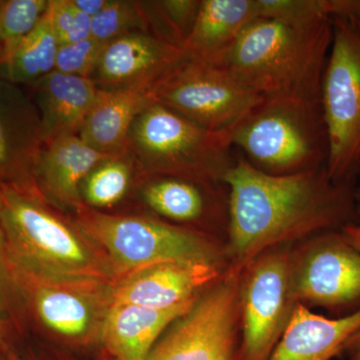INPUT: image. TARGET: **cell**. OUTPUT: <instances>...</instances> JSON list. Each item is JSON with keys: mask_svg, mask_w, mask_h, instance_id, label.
Here are the masks:
<instances>
[{"mask_svg": "<svg viewBox=\"0 0 360 360\" xmlns=\"http://www.w3.org/2000/svg\"><path fill=\"white\" fill-rule=\"evenodd\" d=\"M290 245L265 251L241 272L240 360H269L290 323L297 304Z\"/></svg>", "mask_w": 360, "mask_h": 360, "instance_id": "obj_9", "label": "cell"}, {"mask_svg": "<svg viewBox=\"0 0 360 360\" xmlns=\"http://www.w3.org/2000/svg\"><path fill=\"white\" fill-rule=\"evenodd\" d=\"M331 15L345 18L360 34V0H330Z\"/></svg>", "mask_w": 360, "mask_h": 360, "instance_id": "obj_32", "label": "cell"}, {"mask_svg": "<svg viewBox=\"0 0 360 360\" xmlns=\"http://www.w3.org/2000/svg\"><path fill=\"white\" fill-rule=\"evenodd\" d=\"M343 236L348 243L360 251V208L357 207V217L352 224H348L341 229Z\"/></svg>", "mask_w": 360, "mask_h": 360, "instance_id": "obj_34", "label": "cell"}, {"mask_svg": "<svg viewBox=\"0 0 360 360\" xmlns=\"http://www.w3.org/2000/svg\"><path fill=\"white\" fill-rule=\"evenodd\" d=\"M198 298L168 309L112 303L104 317L101 343L115 360H146L163 333L193 309Z\"/></svg>", "mask_w": 360, "mask_h": 360, "instance_id": "obj_18", "label": "cell"}, {"mask_svg": "<svg viewBox=\"0 0 360 360\" xmlns=\"http://www.w3.org/2000/svg\"><path fill=\"white\" fill-rule=\"evenodd\" d=\"M321 104L328 141L326 172L333 181L352 184L360 158V34L340 16H333Z\"/></svg>", "mask_w": 360, "mask_h": 360, "instance_id": "obj_7", "label": "cell"}, {"mask_svg": "<svg viewBox=\"0 0 360 360\" xmlns=\"http://www.w3.org/2000/svg\"><path fill=\"white\" fill-rule=\"evenodd\" d=\"M108 1L110 0H72V4L78 11L92 18L108 6Z\"/></svg>", "mask_w": 360, "mask_h": 360, "instance_id": "obj_33", "label": "cell"}, {"mask_svg": "<svg viewBox=\"0 0 360 360\" xmlns=\"http://www.w3.org/2000/svg\"><path fill=\"white\" fill-rule=\"evenodd\" d=\"M45 143L78 135L101 89L89 77L52 71L32 85Z\"/></svg>", "mask_w": 360, "mask_h": 360, "instance_id": "obj_20", "label": "cell"}, {"mask_svg": "<svg viewBox=\"0 0 360 360\" xmlns=\"http://www.w3.org/2000/svg\"><path fill=\"white\" fill-rule=\"evenodd\" d=\"M4 63V51H2L1 45H0V65Z\"/></svg>", "mask_w": 360, "mask_h": 360, "instance_id": "obj_38", "label": "cell"}, {"mask_svg": "<svg viewBox=\"0 0 360 360\" xmlns=\"http://www.w3.org/2000/svg\"><path fill=\"white\" fill-rule=\"evenodd\" d=\"M4 0H0V7L2 6V4H4Z\"/></svg>", "mask_w": 360, "mask_h": 360, "instance_id": "obj_40", "label": "cell"}, {"mask_svg": "<svg viewBox=\"0 0 360 360\" xmlns=\"http://www.w3.org/2000/svg\"><path fill=\"white\" fill-rule=\"evenodd\" d=\"M359 350H360V330L359 333H355V335L345 343L343 352L352 354V352H359Z\"/></svg>", "mask_w": 360, "mask_h": 360, "instance_id": "obj_36", "label": "cell"}, {"mask_svg": "<svg viewBox=\"0 0 360 360\" xmlns=\"http://www.w3.org/2000/svg\"><path fill=\"white\" fill-rule=\"evenodd\" d=\"M226 269L205 262H169L118 277L110 286V304L129 303L168 309L196 300L219 281Z\"/></svg>", "mask_w": 360, "mask_h": 360, "instance_id": "obj_15", "label": "cell"}, {"mask_svg": "<svg viewBox=\"0 0 360 360\" xmlns=\"http://www.w3.org/2000/svg\"><path fill=\"white\" fill-rule=\"evenodd\" d=\"M352 360H360V350L359 352H352Z\"/></svg>", "mask_w": 360, "mask_h": 360, "instance_id": "obj_37", "label": "cell"}, {"mask_svg": "<svg viewBox=\"0 0 360 360\" xmlns=\"http://www.w3.org/2000/svg\"><path fill=\"white\" fill-rule=\"evenodd\" d=\"M108 158L111 156L98 153L79 135L47 141L37 172L40 195L53 207L77 213L84 206L82 184L92 169Z\"/></svg>", "mask_w": 360, "mask_h": 360, "instance_id": "obj_17", "label": "cell"}, {"mask_svg": "<svg viewBox=\"0 0 360 360\" xmlns=\"http://www.w3.org/2000/svg\"><path fill=\"white\" fill-rule=\"evenodd\" d=\"M44 146L34 101L20 85L0 78V186L42 198L37 172Z\"/></svg>", "mask_w": 360, "mask_h": 360, "instance_id": "obj_14", "label": "cell"}, {"mask_svg": "<svg viewBox=\"0 0 360 360\" xmlns=\"http://www.w3.org/2000/svg\"><path fill=\"white\" fill-rule=\"evenodd\" d=\"M59 41L49 9L13 56L0 65V78L16 85L37 84L56 70Z\"/></svg>", "mask_w": 360, "mask_h": 360, "instance_id": "obj_23", "label": "cell"}, {"mask_svg": "<svg viewBox=\"0 0 360 360\" xmlns=\"http://www.w3.org/2000/svg\"><path fill=\"white\" fill-rule=\"evenodd\" d=\"M359 330L360 307L331 319L297 303L269 360H330L343 352L345 343Z\"/></svg>", "mask_w": 360, "mask_h": 360, "instance_id": "obj_19", "label": "cell"}, {"mask_svg": "<svg viewBox=\"0 0 360 360\" xmlns=\"http://www.w3.org/2000/svg\"><path fill=\"white\" fill-rule=\"evenodd\" d=\"M331 40L333 16L307 25L257 18L217 66L265 98L321 103Z\"/></svg>", "mask_w": 360, "mask_h": 360, "instance_id": "obj_3", "label": "cell"}, {"mask_svg": "<svg viewBox=\"0 0 360 360\" xmlns=\"http://www.w3.org/2000/svg\"><path fill=\"white\" fill-rule=\"evenodd\" d=\"M201 0L144 1L153 34L184 47L200 11Z\"/></svg>", "mask_w": 360, "mask_h": 360, "instance_id": "obj_25", "label": "cell"}, {"mask_svg": "<svg viewBox=\"0 0 360 360\" xmlns=\"http://www.w3.org/2000/svg\"><path fill=\"white\" fill-rule=\"evenodd\" d=\"M292 250L291 283L296 302L342 311L360 302V251L340 231L307 238Z\"/></svg>", "mask_w": 360, "mask_h": 360, "instance_id": "obj_11", "label": "cell"}, {"mask_svg": "<svg viewBox=\"0 0 360 360\" xmlns=\"http://www.w3.org/2000/svg\"><path fill=\"white\" fill-rule=\"evenodd\" d=\"M20 283L7 252L6 238L0 226V336L15 319L22 302Z\"/></svg>", "mask_w": 360, "mask_h": 360, "instance_id": "obj_30", "label": "cell"}, {"mask_svg": "<svg viewBox=\"0 0 360 360\" xmlns=\"http://www.w3.org/2000/svg\"><path fill=\"white\" fill-rule=\"evenodd\" d=\"M0 360H6L4 359V356H2L1 350H0Z\"/></svg>", "mask_w": 360, "mask_h": 360, "instance_id": "obj_39", "label": "cell"}, {"mask_svg": "<svg viewBox=\"0 0 360 360\" xmlns=\"http://www.w3.org/2000/svg\"><path fill=\"white\" fill-rule=\"evenodd\" d=\"M224 184L229 191L227 269L238 274L265 251L340 231L356 219L352 184L333 181L326 167L269 174L238 153Z\"/></svg>", "mask_w": 360, "mask_h": 360, "instance_id": "obj_1", "label": "cell"}, {"mask_svg": "<svg viewBox=\"0 0 360 360\" xmlns=\"http://www.w3.org/2000/svg\"><path fill=\"white\" fill-rule=\"evenodd\" d=\"M257 18V0H201L184 47L195 60L219 65L246 26Z\"/></svg>", "mask_w": 360, "mask_h": 360, "instance_id": "obj_22", "label": "cell"}, {"mask_svg": "<svg viewBox=\"0 0 360 360\" xmlns=\"http://www.w3.org/2000/svg\"><path fill=\"white\" fill-rule=\"evenodd\" d=\"M191 59L186 49L136 32L106 44L91 79L99 89H143L155 92Z\"/></svg>", "mask_w": 360, "mask_h": 360, "instance_id": "obj_13", "label": "cell"}, {"mask_svg": "<svg viewBox=\"0 0 360 360\" xmlns=\"http://www.w3.org/2000/svg\"><path fill=\"white\" fill-rule=\"evenodd\" d=\"M129 153L139 177L174 176L224 184L236 153L229 135L203 129L158 103L135 118Z\"/></svg>", "mask_w": 360, "mask_h": 360, "instance_id": "obj_5", "label": "cell"}, {"mask_svg": "<svg viewBox=\"0 0 360 360\" xmlns=\"http://www.w3.org/2000/svg\"><path fill=\"white\" fill-rule=\"evenodd\" d=\"M49 6V0H4L0 7V45L4 63L39 25Z\"/></svg>", "mask_w": 360, "mask_h": 360, "instance_id": "obj_27", "label": "cell"}, {"mask_svg": "<svg viewBox=\"0 0 360 360\" xmlns=\"http://www.w3.org/2000/svg\"><path fill=\"white\" fill-rule=\"evenodd\" d=\"M141 200L149 210L177 224L229 222V191L224 184L174 176L141 177Z\"/></svg>", "mask_w": 360, "mask_h": 360, "instance_id": "obj_16", "label": "cell"}, {"mask_svg": "<svg viewBox=\"0 0 360 360\" xmlns=\"http://www.w3.org/2000/svg\"><path fill=\"white\" fill-rule=\"evenodd\" d=\"M21 295L47 331L70 347L101 342L110 286L65 285L20 278Z\"/></svg>", "mask_w": 360, "mask_h": 360, "instance_id": "obj_12", "label": "cell"}, {"mask_svg": "<svg viewBox=\"0 0 360 360\" xmlns=\"http://www.w3.org/2000/svg\"><path fill=\"white\" fill-rule=\"evenodd\" d=\"M229 139L232 148L265 174H297L326 167L328 141L321 103L265 98Z\"/></svg>", "mask_w": 360, "mask_h": 360, "instance_id": "obj_4", "label": "cell"}, {"mask_svg": "<svg viewBox=\"0 0 360 360\" xmlns=\"http://www.w3.org/2000/svg\"><path fill=\"white\" fill-rule=\"evenodd\" d=\"M156 103L203 129L229 135L265 97L220 66L189 59L155 91Z\"/></svg>", "mask_w": 360, "mask_h": 360, "instance_id": "obj_10", "label": "cell"}, {"mask_svg": "<svg viewBox=\"0 0 360 360\" xmlns=\"http://www.w3.org/2000/svg\"><path fill=\"white\" fill-rule=\"evenodd\" d=\"M106 44L91 37L75 44L59 45L54 70L91 78Z\"/></svg>", "mask_w": 360, "mask_h": 360, "instance_id": "obj_29", "label": "cell"}, {"mask_svg": "<svg viewBox=\"0 0 360 360\" xmlns=\"http://www.w3.org/2000/svg\"><path fill=\"white\" fill-rule=\"evenodd\" d=\"M352 193L355 205L360 208V158L355 169L354 180H352Z\"/></svg>", "mask_w": 360, "mask_h": 360, "instance_id": "obj_35", "label": "cell"}, {"mask_svg": "<svg viewBox=\"0 0 360 360\" xmlns=\"http://www.w3.org/2000/svg\"><path fill=\"white\" fill-rule=\"evenodd\" d=\"M257 18L307 25L331 15L330 0H257Z\"/></svg>", "mask_w": 360, "mask_h": 360, "instance_id": "obj_28", "label": "cell"}, {"mask_svg": "<svg viewBox=\"0 0 360 360\" xmlns=\"http://www.w3.org/2000/svg\"><path fill=\"white\" fill-rule=\"evenodd\" d=\"M75 222L103 251L116 278L169 262H205L227 269L225 250L203 232L146 217L108 214L84 206Z\"/></svg>", "mask_w": 360, "mask_h": 360, "instance_id": "obj_6", "label": "cell"}, {"mask_svg": "<svg viewBox=\"0 0 360 360\" xmlns=\"http://www.w3.org/2000/svg\"><path fill=\"white\" fill-rule=\"evenodd\" d=\"M134 172L139 170L129 153L101 161L82 184L84 205L97 210L117 205L129 193Z\"/></svg>", "mask_w": 360, "mask_h": 360, "instance_id": "obj_24", "label": "cell"}, {"mask_svg": "<svg viewBox=\"0 0 360 360\" xmlns=\"http://www.w3.org/2000/svg\"><path fill=\"white\" fill-rule=\"evenodd\" d=\"M0 226L20 278L92 288L116 279L101 248L44 198L0 186Z\"/></svg>", "mask_w": 360, "mask_h": 360, "instance_id": "obj_2", "label": "cell"}, {"mask_svg": "<svg viewBox=\"0 0 360 360\" xmlns=\"http://www.w3.org/2000/svg\"><path fill=\"white\" fill-rule=\"evenodd\" d=\"M136 32L151 33L144 1L110 0L108 6L92 18V37L104 44Z\"/></svg>", "mask_w": 360, "mask_h": 360, "instance_id": "obj_26", "label": "cell"}, {"mask_svg": "<svg viewBox=\"0 0 360 360\" xmlns=\"http://www.w3.org/2000/svg\"><path fill=\"white\" fill-rule=\"evenodd\" d=\"M240 276L226 269L163 333L146 360H240Z\"/></svg>", "mask_w": 360, "mask_h": 360, "instance_id": "obj_8", "label": "cell"}, {"mask_svg": "<svg viewBox=\"0 0 360 360\" xmlns=\"http://www.w3.org/2000/svg\"><path fill=\"white\" fill-rule=\"evenodd\" d=\"M153 103L155 92L148 90L101 89L78 135L103 155H124L135 118Z\"/></svg>", "mask_w": 360, "mask_h": 360, "instance_id": "obj_21", "label": "cell"}, {"mask_svg": "<svg viewBox=\"0 0 360 360\" xmlns=\"http://www.w3.org/2000/svg\"><path fill=\"white\" fill-rule=\"evenodd\" d=\"M49 13L59 44H63L75 25L78 9L72 0H49Z\"/></svg>", "mask_w": 360, "mask_h": 360, "instance_id": "obj_31", "label": "cell"}]
</instances>
